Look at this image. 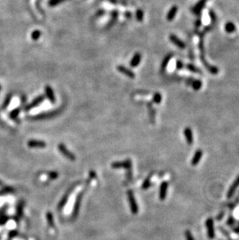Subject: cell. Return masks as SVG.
Wrapping results in <instances>:
<instances>
[{
    "label": "cell",
    "instance_id": "obj_1",
    "mask_svg": "<svg viewBox=\"0 0 239 240\" xmlns=\"http://www.w3.org/2000/svg\"><path fill=\"white\" fill-rule=\"evenodd\" d=\"M127 193H128V201H129L131 213L134 214H137L138 213V205H137V202H136L134 193H133L132 190H128Z\"/></svg>",
    "mask_w": 239,
    "mask_h": 240
},
{
    "label": "cell",
    "instance_id": "obj_2",
    "mask_svg": "<svg viewBox=\"0 0 239 240\" xmlns=\"http://www.w3.org/2000/svg\"><path fill=\"white\" fill-rule=\"evenodd\" d=\"M58 150H59L60 152H61L65 158L71 160V161H74L76 159L75 155L71 151H70L64 144L61 143L58 145Z\"/></svg>",
    "mask_w": 239,
    "mask_h": 240
},
{
    "label": "cell",
    "instance_id": "obj_3",
    "mask_svg": "<svg viewBox=\"0 0 239 240\" xmlns=\"http://www.w3.org/2000/svg\"><path fill=\"white\" fill-rule=\"evenodd\" d=\"M111 166L113 169H127L128 170H131L132 167V162L130 159L123 162H115L112 163Z\"/></svg>",
    "mask_w": 239,
    "mask_h": 240
},
{
    "label": "cell",
    "instance_id": "obj_4",
    "mask_svg": "<svg viewBox=\"0 0 239 240\" xmlns=\"http://www.w3.org/2000/svg\"><path fill=\"white\" fill-rule=\"evenodd\" d=\"M208 1L209 0H199L198 2L196 3V5L192 7V9H191V11H192V13H194V14L197 15V16L201 15L203 9L204 8L206 3H207Z\"/></svg>",
    "mask_w": 239,
    "mask_h": 240
},
{
    "label": "cell",
    "instance_id": "obj_5",
    "mask_svg": "<svg viewBox=\"0 0 239 240\" xmlns=\"http://www.w3.org/2000/svg\"><path fill=\"white\" fill-rule=\"evenodd\" d=\"M206 226L207 229V235H208L209 238L213 239L215 237V232H214V227H213V221L212 218L209 217L206 221Z\"/></svg>",
    "mask_w": 239,
    "mask_h": 240
},
{
    "label": "cell",
    "instance_id": "obj_6",
    "mask_svg": "<svg viewBox=\"0 0 239 240\" xmlns=\"http://www.w3.org/2000/svg\"><path fill=\"white\" fill-rule=\"evenodd\" d=\"M44 99H45L44 95H41V96H39V97H37V98L34 99V100H33V101L31 102L30 104H28L27 106L25 107V110L28 111V110H31V109H33V108L38 106L39 105L41 104V103H42L43 101H44Z\"/></svg>",
    "mask_w": 239,
    "mask_h": 240
},
{
    "label": "cell",
    "instance_id": "obj_7",
    "mask_svg": "<svg viewBox=\"0 0 239 240\" xmlns=\"http://www.w3.org/2000/svg\"><path fill=\"white\" fill-rule=\"evenodd\" d=\"M201 61H202V62H203V64H204V66H205L206 68H207V69L208 70L209 72H210L211 74H213V75H217L218 72H219V68H217V67H215V66H213V65H210V64H209L207 62V61H206L205 58H204V53H201Z\"/></svg>",
    "mask_w": 239,
    "mask_h": 240
},
{
    "label": "cell",
    "instance_id": "obj_8",
    "mask_svg": "<svg viewBox=\"0 0 239 240\" xmlns=\"http://www.w3.org/2000/svg\"><path fill=\"white\" fill-rule=\"evenodd\" d=\"M169 40H171V42L174 45H176V47H178L179 48H186V43H185L183 40H180V39H179L177 36L175 35V34H171V35L169 36Z\"/></svg>",
    "mask_w": 239,
    "mask_h": 240
},
{
    "label": "cell",
    "instance_id": "obj_9",
    "mask_svg": "<svg viewBox=\"0 0 239 240\" xmlns=\"http://www.w3.org/2000/svg\"><path fill=\"white\" fill-rule=\"evenodd\" d=\"M59 113L58 110H55V111L48 112V113H44L41 114H38L37 116L34 117L33 119L34 120H44V119H48V118H51L53 117L56 116Z\"/></svg>",
    "mask_w": 239,
    "mask_h": 240
},
{
    "label": "cell",
    "instance_id": "obj_10",
    "mask_svg": "<svg viewBox=\"0 0 239 240\" xmlns=\"http://www.w3.org/2000/svg\"><path fill=\"white\" fill-rule=\"evenodd\" d=\"M83 193H80L78 195L77 199L75 201V204L74 209H73V213H72V217H75L77 216L78 213L79 211V208H80V205H81L82 200H83Z\"/></svg>",
    "mask_w": 239,
    "mask_h": 240
},
{
    "label": "cell",
    "instance_id": "obj_11",
    "mask_svg": "<svg viewBox=\"0 0 239 240\" xmlns=\"http://www.w3.org/2000/svg\"><path fill=\"white\" fill-rule=\"evenodd\" d=\"M116 68H117V70L120 72H121L122 74L125 75L128 77L131 78V79H134L135 77V74L134 73V72H132L131 69L126 68V67L123 66V65H118Z\"/></svg>",
    "mask_w": 239,
    "mask_h": 240
},
{
    "label": "cell",
    "instance_id": "obj_12",
    "mask_svg": "<svg viewBox=\"0 0 239 240\" xmlns=\"http://www.w3.org/2000/svg\"><path fill=\"white\" fill-rule=\"evenodd\" d=\"M27 145L30 148H44V147L47 146V144L45 142H43V141L40 140H30L28 142Z\"/></svg>",
    "mask_w": 239,
    "mask_h": 240
},
{
    "label": "cell",
    "instance_id": "obj_13",
    "mask_svg": "<svg viewBox=\"0 0 239 240\" xmlns=\"http://www.w3.org/2000/svg\"><path fill=\"white\" fill-rule=\"evenodd\" d=\"M184 136L188 145H191L193 144V134L190 127H186L184 129Z\"/></svg>",
    "mask_w": 239,
    "mask_h": 240
},
{
    "label": "cell",
    "instance_id": "obj_14",
    "mask_svg": "<svg viewBox=\"0 0 239 240\" xmlns=\"http://www.w3.org/2000/svg\"><path fill=\"white\" fill-rule=\"evenodd\" d=\"M238 186H239V176H237V178H236L235 180L234 181V183H233V184H231V187H230L229 190H228V193H227V197H228V198L230 199L232 197V196L234 195V193H235L236 189L238 187Z\"/></svg>",
    "mask_w": 239,
    "mask_h": 240
},
{
    "label": "cell",
    "instance_id": "obj_15",
    "mask_svg": "<svg viewBox=\"0 0 239 240\" xmlns=\"http://www.w3.org/2000/svg\"><path fill=\"white\" fill-rule=\"evenodd\" d=\"M168 183L164 181L161 184L160 190H159V198L161 201H164L166 197L167 194V190H168Z\"/></svg>",
    "mask_w": 239,
    "mask_h": 240
},
{
    "label": "cell",
    "instance_id": "obj_16",
    "mask_svg": "<svg viewBox=\"0 0 239 240\" xmlns=\"http://www.w3.org/2000/svg\"><path fill=\"white\" fill-rule=\"evenodd\" d=\"M177 12H178V6H172V8L170 9L169 10H168V13H167V16H166V19L168 21H172L173 19H175V17H176V14H177Z\"/></svg>",
    "mask_w": 239,
    "mask_h": 240
},
{
    "label": "cell",
    "instance_id": "obj_17",
    "mask_svg": "<svg viewBox=\"0 0 239 240\" xmlns=\"http://www.w3.org/2000/svg\"><path fill=\"white\" fill-rule=\"evenodd\" d=\"M202 156H203V151L201 149H198L195 152L193 157H192V161H191V164H192V166H196V165L200 163Z\"/></svg>",
    "mask_w": 239,
    "mask_h": 240
},
{
    "label": "cell",
    "instance_id": "obj_18",
    "mask_svg": "<svg viewBox=\"0 0 239 240\" xmlns=\"http://www.w3.org/2000/svg\"><path fill=\"white\" fill-rule=\"evenodd\" d=\"M141 55L139 52H137V53L134 54V57L131 59V62H130V65H131L132 68H135L137 67V65H139L140 62H141Z\"/></svg>",
    "mask_w": 239,
    "mask_h": 240
},
{
    "label": "cell",
    "instance_id": "obj_19",
    "mask_svg": "<svg viewBox=\"0 0 239 240\" xmlns=\"http://www.w3.org/2000/svg\"><path fill=\"white\" fill-rule=\"evenodd\" d=\"M45 93H46V96H47V99L50 100V102H51L52 103H55V93H54V91L52 89L50 85H46L45 86Z\"/></svg>",
    "mask_w": 239,
    "mask_h": 240
},
{
    "label": "cell",
    "instance_id": "obj_20",
    "mask_svg": "<svg viewBox=\"0 0 239 240\" xmlns=\"http://www.w3.org/2000/svg\"><path fill=\"white\" fill-rule=\"evenodd\" d=\"M72 189H73V187H71V188L70 189V190H68V191L66 193H65V196H64V197H62V201H61L59 202V205H58V209H59V210L62 209V208H63V207L65 205V204L67 203V201H68V197H69V195H70V193H71V190H72Z\"/></svg>",
    "mask_w": 239,
    "mask_h": 240
},
{
    "label": "cell",
    "instance_id": "obj_21",
    "mask_svg": "<svg viewBox=\"0 0 239 240\" xmlns=\"http://www.w3.org/2000/svg\"><path fill=\"white\" fill-rule=\"evenodd\" d=\"M172 54H169V55H167L164 58V59L162 60V64H161V69H162V72L165 71L167 65H168V63H169L170 60L172 59Z\"/></svg>",
    "mask_w": 239,
    "mask_h": 240
},
{
    "label": "cell",
    "instance_id": "obj_22",
    "mask_svg": "<svg viewBox=\"0 0 239 240\" xmlns=\"http://www.w3.org/2000/svg\"><path fill=\"white\" fill-rule=\"evenodd\" d=\"M202 85L203 83L201 80L192 79L190 86H192V88L194 89V90L197 91V90H200V89L202 88Z\"/></svg>",
    "mask_w": 239,
    "mask_h": 240
},
{
    "label": "cell",
    "instance_id": "obj_23",
    "mask_svg": "<svg viewBox=\"0 0 239 240\" xmlns=\"http://www.w3.org/2000/svg\"><path fill=\"white\" fill-rule=\"evenodd\" d=\"M225 31L228 34H231V33L235 32L236 31V27L234 25V23L232 22H227L225 26Z\"/></svg>",
    "mask_w": 239,
    "mask_h": 240
},
{
    "label": "cell",
    "instance_id": "obj_24",
    "mask_svg": "<svg viewBox=\"0 0 239 240\" xmlns=\"http://www.w3.org/2000/svg\"><path fill=\"white\" fill-rule=\"evenodd\" d=\"M46 217H47V221L49 226L52 228L55 227V221H54V217L52 213L50 212V211H47Z\"/></svg>",
    "mask_w": 239,
    "mask_h": 240
},
{
    "label": "cell",
    "instance_id": "obj_25",
    "mask_svg": "<svg viewBox=\"0 0 239 240\" xmlns=\"http://www.w3.org/2000/svg\"><path fill=\"white\" fill-rule=\"evenodd\" d=\"M186 68H187L189 71L192 72L194 73H202V71L199 68H197L196 66H195L194 64H186Z\"/></svg>",
    "mask_w": 239,
    "mask_h": 240
},
{
    "label": "cell",
    "instance_id": "obj_26",
    "mask_svg": "<svg viewBox=\"0 0 239 240\" xmlns=\"http://www.w3.org/2000/svg\"><path fill=\"white\" fill-rule=\"evenodd\" d=\"M152 173H151V175H149L147 178L145 179V180L144 181L142 184V189L143 190H147L151 185V179H152Z\"/></svg>",
    "mask_w": 239,
    "mask_h": 240
},
{
    "label": "cell",
    "instance_id": "obj_27",
    "mask_svg": "<svg viewBox=\"0 0 239 240\" xmlns=\"http://www.w3.org/2000/svg\"><path fill=\"white\" fill-rule=\"evenodd\" d=\"M41 36V32L38 30H36L34 32L31 33V39L34 40H37Z\"/></svg>",
    "mask_w": 239,
    "mask_h": 240
},
{
    "label": "cell",
    "instance_id": "obj_28",
    "mask_svg": "<svg viewBox=\"0 0 239 240\" xmlns=\"http://www.w3.org/2000/svg\"><path fill=\"white\" fill-rule=\"evenodd\" d=\"M162 100V95H161L159 93H155L153 96V98H152V100H153L154 103H160L161 101Z\"/></svg>",
    "mask_w": 239,
    "mask_h": 240
},
{
    "label": "cell",
    "instance_id": "obj_29",
    "mask_svg": "<svg viewBox=\"0 0 239 240\" xmlns=\"http://www.w3.org/2000/svg\"><path fill=\"white\" fill-rule=\"evenodd\" d=\"M136 18L137 21L141 22L144 19V12L141 10H137L136 12Z\"/></svg>",
    "mask_w": 239,
    "mask_h": 240
},
{
    "label": "cell",
    "instance_id": "obj_30",
    "mask_svg": "<svg viewBox=\"0 0 239 240\" xmlns=\"http://www.w3.org/2000/svg\"><path fill=\"white\" fill-rule=\"evenodd\" d=\"M65 0H50V1L48 2V5L50 6L54 7V6H56L58 5V4L65 2Z\"/></svg>",
    "mask_w": 239,
    "mask_h": 240
},
{
    "label": "cell",
    "instance_id": "obj_31",
    "mask_svg": "<svg viewBox=\"0 0 239 240\" xmlns=\"http://www.w3.org/2000/svg\"><path fill=\"white\" fill-rule=\"evenodd\" d=\"M19 112H20V109H19V108H16V109L13 110V111L10 113V118H11L12 119H16L18 115H19Z\"/></svg>",
    "mask_w": 239,
    "mask_h": 240
},
{
    "label": "cell",
    "instance_id": "obj_32",
    "mask_svg": "<svg viewBox=\"0 0 239 240\" xmlns=\"http://www.w3.org/2000/svg\"><path fill=\"white\" fill-rule=\"evenodd\" d=\"M209 16H210V19H211L212 22H213V23H215V22L217 21V16L216 14H215L214 12H213V10H209Z\"/></svg>",
    "mask_w": 239,
    "mask_h": 240
},
{
    "label": "cell",
    "instance_id": "obj_33",
    "mask_svg": "<svg viewBox=\"0 0 239 240\" xmlns=\"http://www.w3.org/2000/svg\"><path fill=\"white\" fill-rule=\"evenodd\" d=\"M185 238H186V240H195V238L192 236L191 232L189 230H186V232H185Z\"/></svg>",
    "mask_w": 239,
    "mask_h": 240
},
{
    "label": "cell",
    "instance_id": "obj_34",
    "mask_svg": "<svg viewBox=\"0 0 239 240\" xmlns=\"http://www.w3.org/2000/svg\"><path fill=\"white\" fill-rule=\"evenodd\" d=\"M48 176L51 180H55L58 177V173L57 172H50L48 173Z\"/></svg>",
    "mask_w": 239,
    "mask_h": 240
},
{
    "label": "cell",
    "instance_id": "obj_35",
    "mask_svg": "<svg viewBox=\"0 0 239 240\" xmlns=\"http://www.w3.org/2000/svg\"><path fill=\"white\" fill-rule=\"evenodd\" d=\"M183 67H184V64H183V61L178 60V61H176V68H177L178 70H181L183 69Z\"/></svg>",
    "mask_w": 239,
    "mask_h": 240
},
{
    "label": "cell",
    "instance_id": "obj_36",
    "mask_svg": "<svg viewBox=\"0 0 239 240\" xmlns=\"http://www.w3.org/2000/svg\"><path fill=\"white\" fill-rule=\"evenodd\" d=\"M12 191H13V189L11 187H6V188H4L3 190L0 191V194H5V193H10Z\"/></svg>",
    "mask_w": 239,
    "mask_h": 240
},
{
    "label": "cell",
    "instance_id": "obj_37",
    "mask_svg": "<svg viewBox=\"0 0 239 240\" xmlns=\"http://www.w3.org/2000/svg\"><path fill=\"white\" fill-rule=\"evenodd\" d=\"M235 221H234V218L232 217V216H230L228 220V226H233L234 224Z\"/></svg>",
    "mask_w": 239,
    "mask_h": 240
},
{
    "label": "cell",
    "instance_id": "obj_38",
    "mask_svg": "<svg viewBox=\"0 0 239 240\" xmlns=\"http://www.w3.org/2000/svg\"><path fill=\"white\" fill-rule=\"evenodd\" d=\"M196 27H200L201 26V24H202V19H201V18H198V19L196 20Z\"/></svg>",
    "mask_w": 239,
    "mask_h": 240
},
{
    "label": "cell",
    "instance_id": "obj_39",
    "mask_svg": "<svg viewBox=\"0 0 239 240\" xmlns=\"http://www.w3.org/2000/svg\"><path fill=\"white\" fill-rule=\"evenodd\" d=\"M10 100H11V96H9L8 97L6 98V102L4 103V107H6L7 106L9 105V103H10Z\"/></svg>",
    "mask_w": 239,
    "mask_h": 240
},
{
    "label": "cell",
    "instance_id": "obj_40",
    "mask_svg": "<svg viewBox=\"0 0 239 240\" xmlns=\"http://www.w3.org/2000/svg\"><path fill=\"white\" fill-rule=\"evenodd\" d=\"M17 234V232H16V231H13V232H11L10 233V236L11 237V238H13V237H15L16 236V235Z\"/></svg>",
    "mask_w": 239,
    "mask_h": 240
},
{
    "label": "cell",
    "instance_id": "obj_41",
    "mask_svg": "<svg viewBox=\"0 0 239 240\" xmlns=\"http://www.w3.org/2000/svg\"><path fill=\"white\" fill-rule=\"evenodd\" d=\"M234 232H239V225H238V226H237V227L236 228V229H234Z\"/></svg>",
    "mask_w": 239,
    "mask_h": 240
},
{
    "label": "cell",
    "instance_id": "obj_42",
    "mask_svg": "<svg viewBox=\"0 0 239 240\" xmlns=\"http://www.w3.org/2000/svg\"><path fill=\"white\" fill-rule=\"evenodd\" d=\"M1 89H2V87H1V85H0V90H1Z\"/></svg>",
    "mask_w": 239,
    "mask_h": 240
}]
</instances>
